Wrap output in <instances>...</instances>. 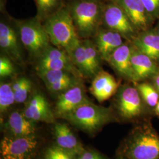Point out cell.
Returning <instances> with one entry per match:
<instances>
[{"instance_id":"1","label":"cell","mask_w":159,"mask_h":159,"mask_svg":"<svg viewBox=\"0 0 159 159\" xmlns=\"http://www.w3.org/2000/svg\"><path fill=\"white\" fill-rule=\"evenodd\" d=\"M103 1L71 0L66 6L81 40L93 39L102 24Z\"/></svg>"},{"instance_id":"2","label":"cell","mask_w":159,"mask_h":159,"mask_svg":"<svg viewBox=\"0 0 159 159\" xmlns=\"http://www.w3.org/2000/svg\"><path fill=\"white\" fill-rule=\"evenodd\" d=\"M51 45L68 54L81 42L67 7L64 6L43 23Z\"/></svg>"},{"instance_id":"3","label":"cell","mask_w":159,"mask_h":159,"mask_svg":"<svg viewBox=\"0 0 159 159\" xmlns=\"http://www.w3.org/2000/svg\"><path fill=\"white\" fill-rule=\"evenodd\" d=\"M63 119L80 130L92 134L110 122L111 115L108 108L90 101L81 105Z\"/></svg>"},{"instance_id":"4","label":"cell","mask_w":159,"mask_h":159,"mask_svg":"<svg viewBox=\"0 0 159 159\" xmlns=\"http://www.w3.org/2000/svg\"><path fill=\"white\" fill-rule=\"evenodd\" d=\"M16 22L20 41L30 56L37 60L51 45L43 24L36 17Z\"/></svg>"},{"instance_id":"5","label":"cell","mask_w":159,"mask_h":159,"mask_svg":"<svg viewBox=\"0 0 159 159\" xmlns=\"http://www.w3.org/2000/svg\"><path fill=\"white\" fill-rule=\"evenodd\" d=\"M102 24L107 29L119 33L124 39L131 43L139 34L125 12L110 0L104 4Z\"/></svg>"},{"instance_id":"6","label":"cell","mask_w":159,"mask_h":159,"mask_svg":"<svg viewBox=\"0 0 159 159\" xmlns=\"http://www.w3.org/2000/svg\"><path fill=\"white\" fill-rule=\"evenodd\" d=\"M126 154L130 159H159V136L150 130L141 131L131 139Z\"/></svg>"},{"instance_id":"7","label":"cell","mask_w":159,"mask_h":159,"mask_svg":"<svg viewBox=\"0 0 159 159\" xmlns=\"http://www.w3.org/2000/svg\"><path fill=\"white\" fill-rule=\"evenodd\" d=\"M38 146L35 135L5 136L1 142L0 152L2 159H31Z\"/></svg>"},{"instance_id":"8","label":"cell","mask_w":159,"mask_h":159,"mask_svg":"<svg viewBox=\"0 0 159 159\" xmlns=\"http://www.w3.org/2000/svg\"><path fill=\"white\" fill-rule=\"evenodd\" d=\"M81 81L58 95L54 110L56 117L63 119L81 105L91 101Z\"/></svg>"},{"instance_id":"9","label":"cell","mask_w":159,"mask_h":159,"mask_svg":"<svg viewBox=\"0 0 159 159\" xmlns=\"http://www.w3.org/2000/svg\"><path fill=\"white\" fill-rule=\"evenodd\" d=\"M25 116L35 123L44 122L54 123L56 116L45 96L40 91H35L27 100L23 110Z\"/></svg>"},{"instance_id":"10","label":"cell","mask_w":159,"mask_h":159,"mask_svg":"<svg viewBox=\"0 0 159 159\" xmlns=\"http://www.w3.org/2000/svg\"><path fill=\"white\" fill-rule=\"evenodd\" d=\"M120 114L127 119L136 118L142 113L141 96L136 87L124 85L120 89L117 99Z\"/></svg>"},{"instance_id":"11","label":"cell","mask_w":159,"mask_h":159,"mask_svg":"<svg viewBox=\"0 0 159 159\" xmlns=\"http://www.w3.org/2000/svg\"><path fill=\"white\" fill-rule=\"evenodd\" d=\"M125 12L139 33L150 30L154 20L141 0H110Z\"/></svg>"},{"instance_id":"12","label":"cell","mask_w":159,"mask_h":159,"mask_svg":"<svg viewBox=\"0 0 159 159\" xmlns=\"http://www.w3.org/2000/svg\"><path fill=\"white\" fill-rule=\"evenodd\" d=\"M18 34L8 23H0V47L12 61L21 66L24 64L23 52Z\"/></svg>"},{"instance_id":"13","label":"cell","mask_w":159,"mask_h":159,"mask_svg":"<svg viewBox=\"0 0 159 159\" xmlns=\"http://www.w3.org/2000/svg\"><path fill=\"white\" fill-rule=\"evenodd\" d=\"M119 86V81L111 74L102 70L92 79L90 91L98 102H102L113 96Z\"/></svg>"},{"instance_id":"14","label":"cell","mask_w":159,"mask_h":159,"mask_svg":"<svg viewBox=\"0 0 159 159\" xmlns=\"http://www.w3.org/2000/svg\"><path fill=\"white\" fill-rule=\"evenodd\" d=\"M93 39L102 60L107 62L115 50L124 44V39L119 33L107 29H100Z\"/></svg>"},{"instance_id":"15","label":"cell","mask_w":159,"mask_h":159,"mask_svg":"<svg viewBox=\"0 0 159 159\" xmlns=\"http://www.w3.org/2000/svg\"><path fill=\"white\" fill-rule=\"evenodd\" d=\"M132 47L131 61L134 74V83L154 77L159 72L157 63L137 50L133 46Z\"/></svg>"},{"instance_id":"16","label":"cell","mask_w":159,"mask_h":159,"mask_svg":"<svg viewBox=\"0 0 159 159\" xmlns=\"http://www.w3.org/2000/svg\"><path fill=\"white\" fill-rule=\"evenodd\" d=\"M132 48V46L124 43L115 50L108 63L120 76L134 82V74L131 61Z\"/></svg>"},{"instance_id":"17","label":"cell","mask_w":159,"mask_h":159,"mask_svg":"<svg viewBox=\"0 0 159 159\" xmlns=\"http://www.w3.org/2000/svg\"><path fill=\"white\" fill-rule=\"evenodd\" d=\"M55 144L59 148L79 156L84 148L66 123H56L53 127Z\"/></svg>"},{"instance_id":"18","label":"cell","mask_w":159,"mask_h":159,"mask_svg":"<svg viewBox=\"0 0 159 159\" xmlns=\"http://www.w3.org/2000/svg\"><path fill=\"white\" fill-rule=\"evenodd\" d=\"M3 127L8 133V136H29L35 135V123L28 119L23 111L16 110L10 114Z\"/></svg>"},{"instance_id":"19","label":"cell","mask_w":159,"mask_h":159,"mask_svg":"<svg viewBox=\"0 0 159 159\" xmlns=\"http://www.w3.org/2000/svg\"><path fill=\"white\" fill-rule=\"evenodd\" d=\"M131 45L159 64V35L155 29L140 33L131 42Z\"/></svg>"},{"instance_id":"20","label":"cell","mask_w":159,"mask_h":159,"mask_svg":"<svg viewBox=\"0 0 159 159\" xmlns=\"http://www.w3.org/2000/svg\"><path fill=\"white\" fill-rule=\"evenodd\" d=\"M35 70L37 71L41 70H64L71 72L82 78L71 58L39 59L37 60Z\"/></svg>"},{"instance_id":"21","label":"cell","mask_w":159,"mask_h":159,"mask_svg":"<svg viewBox=\"0 0 159 159\" xmlns=\"http://www.w3.org/2000/svg\"><path fill=\"white\" fill-rule=\"evenodd\" d=\"M75 67L78 70L82 78L93 79V76L85 53V47L83 40L79 44L69 53Z\"/></svg>"},{"instance_id":"22","label":"cell","mask_w":159,"mask_h":159,"mask_svg":"<svg viewBox=\"0 0 159 159\" xmlns=\"http://www.w3.org/2000/svg\"><path fill=\"white\" fill-rule=\"evenodd\" d=\"M37 73L46 87L65 81L81 79L75 74L64 70H41L37 71Z\"/></svg>"},{"instance_id":"23","label":"cell","mask_w":159,"mask_h":159,"mask_svg":"<svg viewBox=\"0 0 159 159\" xmlns=\"http://www.w3.org/2000/svg\"><path fill=\"white\" fill-rule=\"evenodd\" d=\"M35 2L37 10L35 17L41 23L65 6L63 0H35Z\"/></svg>"},{"instance_id":"24","label":"cell","mask_w":159,"mask_h":159,"mask_svg":"<svg viewBox=\"0 0 159 159\" xmlns=\"http://www.w3.org/2000/svg\"><path fill=\"white\" fill-rule=\"evenodd\" d=\"M83 41L85 47V53L87 57L88 62L90 67L91 73L94 78L96 74H98L101 70H102V58L97 50L96 46L94 43L93 41H92L91 39H84L83 40Z\"/></svg>"},{"instance_id":"25","label":"cell","mask_w":159,"mask_h":159,"mask_svg":"<svg viewBox=\"0 0 159 159\" xmlns=\"http://www.w3.org/2000/svg\"><path fill=\"white\" fill-rule=\"evenodd\" d=\"M16 102L21 104L25 102L33 89V83L25 77H21L12 83Z\"/></svg>"},{"instance_id":"26","label":"cell","mask_w":159,"mask_h":159,"mask_svg":"<svg viewBox=\"0 0 159 159\" xmlns=\"http://www.w3.org/2000/svg\"><path fill=\"white\" fill-rule=\"evenodd\" d=\"M16 102L12 83L1 82L0 84V112L4 114Z\"/></svg>"},{"instance_id":"27","label":"cell","mask_w":159,"mask_h":159,"mask_svg":"<svg viewBox=\"0 0 159 159\" xmlns=\"http://www.w3.org/2000/svg\"><path fill=\"white\" fill-rule=\"evenodd\" d=\"M137 89L139 92L140 96L148 106L155 107L159 102V91L153 85L143 83L137 84Z\"/></svg>"},{"instance_id":"28","label":"cell","mask_w":159,"mask_h":159,"mask_svg":"<svg viewBox=\"0 0 159 159\" xmlns=\"http://www.w3.org/2000/svg\"><path fill=\"white\" fill-rule=\"evenodd\" d=\"M78 156L70 153L56 144L50 146L46 149L43 159H77Z\"/></svg>"},{"instance_id":"29","label":"cell","mask_w":159,"mask_h":159,"mask_svg":"<svg viewBox=\"0 0 159 159\" xmlns=\"http://www.w3.org/2000/svg\"><path fill=\"white\" fill-rule=\"evenodd\" d=\"M16 68L12 60L7 56L0 57V77L1 78L11 76L15 74Z\"/></svg>"},{"instance_id":"30","label":"cell","mask_w":159,"mask_h":159,"mask_svg":"<svg viewBox=\"0 0 159 159\" xmlns=\"http://www.w3.org/2000/svg\"><path fill=\"white\" fill-rule=\"evenodd\" d=\"M154 20L159 19V0H141Z\"/></svg>"},{"instance_id":"31","label":"cell","mask_w":159,"mask_h":159,"mask_svg":"<svg viewBox=\"0 0 159 159\" xmlns=\"http://www.w3.org/2000/svg\"><path fill=\"white\" fill-rule=\"evenodd\" d=\"M77 159H103L102 156L96 151L85 150L78 156Z\"/></svg>"},{"instance_id":"32","label":"cell","mask_w":159,"mask_h":159,"mask_svg":"<svg viewBox=\"0 0 159 159\" xmlns=\"http://www.w3.org/2000/svg\"><path fill=\"white\" fill-rule=\"evenodd\" d=\"M154 77V82L156 89L157 90L159 93V72L156 74Z\"/></svg>"},{"instance_id":"33","label":"cell","mask_w":159,"mask_h":159,"mask_svg":"<svg viewBox=\"0 0 159 159\" xmlns=\"http://www.w3.org/2000/svg\"><path fill=\"white\" fill-rule=\"evenodd\" d=\"M155 111H156V113L159 116V102L156 105V106L155 107Z\"/></svg>"},{"instance_id":"34","label":"cell","mask_w":159,"mask_h":159,"mask_svg":"<svg viewBox=\"0 0 159 159\" xmlns=\"http://www.w3.org/2000/svg\"><path fill=\"white\" fill-rule=\"evenodd\" d=\"M99 1H103V0H99Z\"/></svg>"},{"instance_id":"35","label":"cell","mask_w":159,"mask_h":159,"mask_svg":"<svg viewBox=\"0 0 159 159\" xmlns=\"http://www.w3.org/2000/svg\"><path fill=\"white\" fill-rule=\"evenodd\" d=\"M158 24H159V23H158Z\"/></svg>"}]
</instances>
